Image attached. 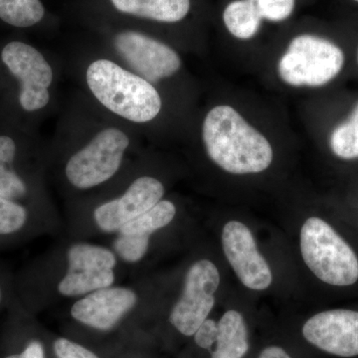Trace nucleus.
I'll return each instance as SVG.
<instances>
[{"mask_svg":"<svg viewBox=\"0 0 358 358\" xmlns=\"http://www.w3.org/2000/svg\"><path fill=\"white\" fill-rule=\"evenodd\" d=\"M263 20L280 22L293 13L296 0H252Z\"/></svg>","mask_w":358,"mask_h":358,"instance_id":"5701e85b","label":"nucleus"},{"mask_svg":"<svg viewBox=\"0 0 358 358\" xmlns=\"http://www.w3.org/2000/svg\"><path fill=\"white\" fill-rule=\"evenodd\" d=\"M357 61H358V51H357Z\"/></svg>","mask_w":358,"mask_h":358,"instance_id":"cd10ccee","label":"nucleus"},{"mask_svg":"<svg viewBox=\"0 0 358 358\" xmlns=\"http://www.w3.org/2000/svg\"><path fill=\"white\" fill-rule=\"evenodd\" d=\"M262 20L252 0H235L223 13L224 24L228 31L241 40L253 38L260 29Z\"/></svg>","mask_w":358,"mask_h":358,"instance_id":"aec40b11","label":"nucleus"},{"mask_svg":"<svg viewBox=\"0 0 358 358\" xmlns=\"http://www.w3.org/2000/svg\"><path fill=\"white\" fill-rule=\"evenodd\" d=\"M138 294L127 287L112 286L96 289L78 299L72 307V319L100 333H109L136 308Z\"/></svg>","mask_w":358,"mask_h":358,"instance_id":"9b49d317","label":"nucleus"},{"mask_svg":"<svg viewBox=\"0 0 358 358\" xmlns=\"http://www.w3.org/2000/svg\"><path fill=\"white\" fill-rule=\"evenodd\" d=\"M345 65L343 51L322 37L303 34L294 37L278 63L285 83L294 87H322L333 81Z\"/></svg>","mask_w":358,"mask_h":358,"instance_id":"20e7f679","label":"nucleus"},{"mask_svg":"<svg viewBox=\"0 0 358 358\" xmlns=\"http://www.w3.org/2000/svg\"><path fill=\"white\" fill-rule=\"evenodd\" d=\"M1 60L20 82L21 108L26 112L44 109L50 101L54 74L41 52L24 42H9L2 49Z\"/></svg>","mask_w":358,"mask_h":358,"instance_id":"6e6552de","label":"nucleus"},{"mask_svg":"<svg viewBox=\"0 0 358 358\" xmlns=\"http://www.w3.org/2000/svg\"><path fill=\"white\" fill-rule=\"evenodd\" d=\"M34 215L26 205L0 195V249L29 237L37 225Z\"/></svg>","mask_w":358,"mask_h":358,"instance_id":"a211bd4d","label":"nucleus"},{"mask_svg":"<svg viewBox=\"0 0 358 358\" xmlns=\"http://www.w3.org/2000/svg\"><path fill=\"white\" fill-rule=\"evenodd\" d=\"M110 2L120 13L164 23L185 20L190 10V0H110Z\"/></svg>","mask_w":358,"mask_h":358,"instance_id":"f3484780","label":"nucleus"},{"mask_svg":"<svg viewBox=\"0 0 358 358\" xmlns=\"http://www.w3.org/2000/svg\"><path fill=\"white\" fill-rule=\"evenodd\" d=\"M202 138L212 162L227 173H262L272 164L273 150L267 138L229 106L209 110Z\"/></svg>","mask_w":358,"mask_h":358,"instance_id":"f257e3e1","label":"nucleus"},{"mask_svg":"<svg viewBox=\"0 0 358 358\" xmlns=\"http://www.w3.org/2000/svg\"><path fill=\"white\" fill-rule=\"evenodd\" d=\"M55 358H101L93 350L67 338H57L52 343Z\"/></svg>","mask_w":358,"mask_h":358,"instance_id":"b1692460","label":"nucleus"},{"mask_svg":"<svg viewBox=\"0 0 358 358\" xmlns=\"http://www.w3.org/2000/svg\"><path fill=\"white\" fill-rule=\"evenodd\" d=\"M218 326L215 320L206 319L194 334L195 343L203 350L211 352L212 346L215 345L217 338Z\"/></svg>","mask_w":358,"mask_h":358,"instance_id":"393cba45","label":"nucleus"},{"mask_svg":"<svg viewBox=\"0 0 358 358\" xmlns=\"http://www.w3.org/2000/svg\"><path fill=\"white\" fill-rule=\"evenodd\" d=\"M86 80L96 100L127 121L145 124L162 110V98L154 85L114 61H93L87 68Z\"/></svg>","mask_w":358,"mask_h":358,"instance_id":"f03ea898","label":"nucleus"},{"mask_svg":"<svg viewBox=\"0 0 358 358\" xmlns=\"http://www.w3.org/2000/svg\"><path fill=\"white\" fill-rule=\"evenodd\" d=\"M308 343L341 357L358 355V312L326 310L313 315L303 327Z\"/></svg>","mask_w":358,"mask_h":358,"instance_id":"ddd939ff","label":"nucleus"},{"mask_svg":"<svg viewBox=\"0 0 358 358\" xmlns=\"http://www.w3.org/2000/svg\"><path fill=\"white\" fill-rule=\"evenodd\" d=\"M15 299V282L6 271L0 268V310L10 307Z\"/></svg>","mask_w":358,"mask_h":358,"instance_id":"a878e982","label":"nucleus"},{"mask_svg":"<svg viewBox=\"0 0 358 358\" xmlns=\"http://www.w3.org/2000/svg\"><path fill=\"white\" fill-rule=\"evenodd\" d=\"M218 331L215 350L212 358H242L248 352L246 324L241 313L229 310L217 322Z\"/></svg>","mask_w":358,"mask_h":358,"instance_id":"6ab92c4d","label":"nucleus"},{"mask_svg":"<svg viewBox=\"0 0 358 358\" xmlns=\"http://www.w3.org/2000/svg\"><path fill=\"white\" fill-rule=\"evenodd\" d=\"M40 0H0V20L18 28L31 27L44 17Z\"/></svg>","mask_w":358,"mask_h":358,"instance_id":"412c9836","label":"nucleus"},{"mask_svg":"<svg viewBox=\"0 0 358 358\" xmlns=\"http://www.w3.org/2000/svg\"><path fill=\"white\" fill-rule=\"evenodd\" d=\"M67 268L57 291L65 298H81L96 289L114 286L117 256L101 245L77 242L66 254Z\"/></svg>","mask_w":358,"mask_h":358,"instance_id":"423d86ee","label":"nucleus"},{"mask_svg":"<svg viewBox=\"0 0 358 358\" xmlns=\"http://www.w3.org/2000/svg\"><path fill=\"white\" fill-rule=\"evenodd\" d=\"M355 2H358V0H355Z\"/></svg>","mask_w":358,"mask_h":358,"instance_id":"c85d7f7f","label":"nucleus"},{"mask_svg":"<svg viewBox=\"0 0 358 358\" xmlns=\"http://www.w3.org/2000/svg\"><path fill=\"white\" fill-rule=\"evenodd\" d=\"M222 246L226 258L245 287L263 291L271 286L273 275L257 248L251 231L243 223L230 221L224 226Z\"/></svg>","mask_w":358,"mask_h":358,"instance_id":"f8f14e48","label":"nucleus"},{"mask_svg":"<svg viewBox=\"0 0 358 358\" xmlns=\"http://www.w3.org/2000/svg\"><path fill=\"white\" fill-rule=\"evenodd\" d=\"M164 195V186L159 179L141 176L119 197L99 205L94 211V221L99 230L115 234L129 221L150 210Z\"/></svg>","mask_w":358,"mask_h":358,"instance_id":"9d476101","label":"nucleus"},{"mask_svg":"<svg viewBox=\"0 0 358 358\" xmlns=\"http://www.w3.org/2000/svg\"><path fill=\"white\" fill-rule=\"evenodd\" d=\"M176 214V207L173 202L160 200L150 210L129 221L115 233L113 242L115 255L126 263L141 262L150 248V236L169 225Z\"/></svg>","mask_w":358,"mask_h":358,"instance_id":"4468645a","label":"nucleus"},{"mask_svg":"<svg viewBox=\"0 0 358 358\" xmlns=\"http://www.w3.org/2000/svg\"><path fill=\"white\" fill-rule=\"evenodd\" d=\"M0 338V358H48L46 345L29 322V313L16 300Z\"/></svg>","mask_w":358,"mask_h":358,"instance_id":"2eb2a0df","label":"nucleus"},{"mask_svg":"<svg viewBox=\"0 0 358 358\" xmlns=\"http://www.w3.org/2000/svg\"><path fill=\"white\" fill-rule=\"evenodd\" d=\"M219 284L220 275L211 261H197L189 268L182 294L169 315V322L178 333L194 336L214 307Z\"/></svg>","mask_w":358,"mask_h":358,"instance_id":"0eeeda50","label":"nucleus"},{"mask_svg":"<svg viewBox=\"0 0 358 358\" xmlns=\"http://www.w3.org/2000/svg\"><path fill=\"white\" fill-rule=\"evenodd\" d=\"M128 134L117 128H106L71 155L65 176L73 187L89 190L114 178L121 169L128 150Z\"/></svg>","mask_w":358,"mask_h":358,"instance_id":"39448f33","label":"nucleus"},{"mask_svg":"<svg viewBox=\"0 0 358 358\" xmlns=\"http://www.w3.org/2000/svg\"><path fill=\"white\" fill-rule=\"evenodd\" d=\"M114 46L134 73L152 84L173 76L181 67V59L171 47L143 33H119Z\"/></svg>","mask_w":358,"mask_h":358,"instance_id":"1a4fd4ad","label":"nucleus"},{"mask_svg":"<svg viewBox=\"0 0 358 358\" xmlns=\"http://www.w3.org/2000/svg\"><path fill=\"white\" fill-rule=\"evenodd\" d=\"M259 358H291V357L279 346H270L261 352Z\"/></svg>","mask_w":358,"mask_h":358,"instance_id":"bb28decb","label":"nucleus"},{"mask_svg":"<svg viewBox=\"0 0 358 358\" xmlns=\"http://www.w3.org/2000/svg\"><path fill=\"white\" fill-rule=\"evenodd\" d=\"M329 145L339 159H358V103L348 120L334 129Z\"/></svg>","mask_w":358,"mask_h":358,"instance_id":"4be33fe9","label":"nucleus"},{"mask_svg":"<svg viewBox=\"0 0 358 358\" xmlns=\"http://www.w3.org/2000/svg\"><path fill=\"white\" fill-rule=\"evenodd\" d=\"M18 148L11 136H0V195L28 206L31 189L17 169ZM29 207V206H28ZM30 208V207H29Z\"/></svg>","mask_w":358,"mask_h":358,"instance_id":"dca6fc26","label":"nucleus"},{"mask_svg":"<svg viewBox=\"0 0 358 358\" xmlns=\"http://www.w3.org/2000/svg\"><path fill=\"white\" fill-rule=\"evenodd\" d=\"M301 251L308 268L320 281L346 287L358 280V259L350 245L326 221L310 217L301 231Z\"/></svg>","mask_w":358,"mask_h":358,"instance_id":"7ed1b4c3","label":"nucleus"}]
</instances>
